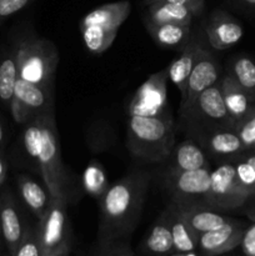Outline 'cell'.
<instances>
[{"label":"cell","mask_w":255,"mask_h":256,"mask_svg":"<svg viewBox=\"0 0 255 256\" xmlns=\"http://www.w3.org/2000/svg\"><path fill=\"white\" fill-rule=\"evenodd\" d=\"M234 5L240 8H244V9H250L255 10V0H230Z\"/></svg>","instance_id":"obj_38"},{"label":"cell","mask_w":255,"mask_h":256,"mask_svg":"<svg viewBox=\"0 0 255 256\" xmlns=\"http://www.w3.org/2000/svg\"><path fill=\"white\" fill-rule=\"evenodd\" d=\"M9 106L10 112H12V119H14L15 122H18V124L25 125L35 116L32 110L30 109L26 104H24L22 100L18 99L16 96H12V99L10 100L9 102Z\"/></svg>","instance_id":"obj_34"},{"label":"cell","mask_w":255,"mask_h":256,"mask_svg":"<svg viewBox=\"0 0 255 256\" xmlns=\"http://www.w3.org/2000/svg\"><path fill=\"white\" fill-rule=\"evenodd\" d=\"M42 254L54 252L69 244L70 236L68 232L66 194L50 200L46 212L39 219L36 226Z\"/></svg>","instance_id":"obj_9"},{"label":"cell","mask_w":255,"mask_h":256,"mask_svg":"<svg viewBox=\"0 0 255 256\" xmlns=\"http://www.w3.org/2000/svg\"><path fill=\"white\" fill-rule=\"evenodd\" d=\"M190 138L212 158L229 162L245 152L242 142L232 126H216L189 132Z\"/></svg>","instance_id":"obj_10"},{"label":"cell","mask_w":255,"mask_h":256,"mask_svg":"<svg viewBox=\"0 0 255 256\" xmlns=\"http://www.w3.org/2000/svg\"><path fill=\"white\" fill-rule=\"evenodd\" d=\"M20 79L54 90L59 52L50 40L29 38L20 42L15 54Z\"/></svg>","instance_id":"obj_4"},{"label":"cell","mask_w":255,"mask_h":256,"mask_svg":"<svg viewBox=\"0 0 255 256\" xmlns=\"http://www.w3.org/2000/svg\"><path fill=\"white\" fill-rule=\"evenodd\" d=\"M168 68L150 75L135 92L128 105L129 116H159L168 109Z\"/></svg>","instance_id":"obj_8"},{"label":"cell","mask_w":255,"mask_h":256,"mask_svg":"<svg viewBox=\"0 0 255 256\" xmlns=\"http://www.w3.org/2000/svg\"><path fill=\"white\" fill-rule=\"evenodd\" d=\"M126 145L135 158L164 162L175 146L174 120L169 112L159 116H129Z\"/></svg>","instance_id":"obj_3"},{"label":"cell","mask_w":255,"mask_h":256,"mask_svg":"<svg viewBox=\"0 0 255 256\" xmlns=\"http://www.w3.org/2000/svg\"><path fill=\"white\" fill-rule=\"evenodd\" d=\"M175 204L189 224V226L196 235L220 228L230 220V218L219 214L216 210L210 209L202 202H190V204L175 202Z\"/></svg>","instance_id":"obj_16"},{"label":"cell","mask_w":255,"mask_h":256,"mask_svg":"<svg viewBox=\"0 0 255 256\" xmlns=\"http://www.w3.org/2000/svg\"><path fill=\"white\" fill-rule=\"evenodd\" d=\"M0 235H2V229H0Z\"/></svg>","instance_id":"obj_45"},{"label":"cell","mask_w":255,"mask_h":256,"mask_svg":"<svg viewBox=\"0 0 255 256\" xmlns=\"http://www.w3.org/2000/svg\"><path fill=\"white\" fill-rule=\"evenodd\" d=\"M18 75L15 55H8L0 62V100L9 104L14 96V89Z\"/></svg>","instance_id":"obj_29"},{"label":"cell","mask_w":255,"mask_h":256,"mask_svg":"<svg viewBox=\"0 0 255 256\" xmlns=\"http://www.w3.org/2000/svg\"><path fill=\"white\" fill-rule=\"evenodd\" d=\"M252 195L238 180L232 160L222 162L212 170L210 189L205 196L204 204L216 212L238 210L244 206Z\"/></svg>","instance_id":"obj_5"},{"label":"cell","mask_w":255,"mask_h":256,"mask_svg":"<svg viewBox=\"0 0 255 256\" xmlns=\"http://www.w3.org/2000/svg\"><path fill=\"white\" fill-rule=\"evenodd\" d=\"M148 22L152 24H192V18L198 16L204 10V4H179L164 0L149 5Z\"/></svg>","instance_id":"obj_15"},{"label":"cell","mask_w":255,"mask_h":256,"mask_svg":"<svg viewBox=\"0 0 255 256\" xmlns=\"http://www.w3.org/2000/svg\"><path fill=\"white\" fill-rule=\"evenodd\" d=\"M164 2V0H144V4L149 6V5H152L155 4V2Z\"/></svg>","instance_id":"obj_44"},{"label":"cell","mask_w":255,"mask_h":256,"mask_svg":"<svg viewBox=\"0 0 255 256\" xmlns=\"http://www.w3.org/2000/svg\"><path fill=\"white\" fill-rule=\"evenodd\" d=\"M6 174H8V164L6 162H5L4 156L0 154V185L4 182L5 178H6Z\"/></svg>","instance_id":"obj_39"},{"label":"cell","mask_w":255,"mask_h":256,"mask_svg":"<svg viewBox=\"0 0 255 256\" xmlns=\"http://www.w3.org/2000/svg\"><path fill=\"white\" fill-rule=\"evenodd\" d=\"M146 28L154 42L166 49L182 50L190 40V25L148 22Z\"/></svg>","instance_id":"obj_24"},{"label":"cell","mask_w":255,"mask_h":256,"mask_svg":"<svg viewBox=\"0 0 255 256\" xmlns=\"http://www.w3.org/2000/svg\"><path fill=\"white\" fill-rule=\"evenodd\" d=\"M70 252H72V242L59 248V249L54 250V252H46V254H42V256H70Z\"/></svg>","instance_id":"obj_37"},{"label":"cell","mask_w":255,"mask_h":256,"mask_svg":"<svg viewBox=\"0 0 255 256\" xmlns=\"http://www.w3.org/2000/svg\"><path fill=\"white\" fill-rule=\"evenodd\" d=\"M219 85L222 98H224L225 106L232 122L235 124L254 106L255 100L238 84L232 74H226L224 78H222L219 80Z\"/></svg>","instance_id":"obj_20"},{"label":"cell","mask_w":255,"mask_h":256,"mask_svg":"<svg viewBox=\"0 0 255 256\" xmlns=\"http://www.w3.org/2000/svg\"><path fill=\"white\" fill-rule=\"evenodd\" d=\"M220 80L219 64L215 58L204 48L202 49L199 59L195 62L186 85V99L180 104V112H184L195 102L200 92L208 88L218 84Z\"/></svg>","instance_id":"obj_12"},{"label":"cell","mask_w":255,"mask_h":256,"mask_svg":"<svg viewBox=\"0 0 255 256\" xmlns=\"http://www.w3.org/2000/svg\"><path fill=\"white\" fill-rule=\"evenodd\" d=\"M0 229L8 250L14 256L29 228L24 226L16 202L9 192L0 198Z\"/></svg>","instance_id":"obj_14"},{"label":"cell","mask_w":255,"mask_h":256,"mask_svg":"<svg viewBox=\"0 0 255 256\" xmlns=\"http://www.w3.org/2000/svg\"><path fill=\"white\" fill-rule=\"evenodd\" d=\"M202 49V46L196 40L190 39L184 49L182 50V54L179 55V58H176L168 66V76L182 94V102H184L186 99L188 79H189L190 72H192L195 62L199 59Z\"/></svg>","instance_id":"obj_17"},{"label":"cell","mask_w":255,"mask_h":256,"mask_svg":"<svg viewBox=\"0 0 255 256\" xmlns=\"http://www.w3.org/2000/svg\"><path fill=\"white\" fill-rule=\"evenodd\" d=\"M130 10L132 5L126 0L109 2L88 12L79 25H99L119 32V28L129 16Z\"/></svg>","instance_id":"obj_23"},{"label":"cell","mask_w":255,"mask_h":256,"mask_svg":"<svg viewBox=\"0 0 255 256\" xmlns=\"http://www.w3.org/2000/svg\"><path fill=\"white\" fill-rule=\"evenodd\" d=\"M82 185H84L85 192L90 196L102 199V196L109 188V184H108L104 168L99 162L92 160V162H89L82 174Z\"/></svg>","instance_id":"obj_28"},{"label":"cell","mask_w":255,"mask_h":256,"mask_svg":"<svg viewBox=\"0 0 255 256\" xmlns=\"http://www.w3.org/2000/svg\"><path fill=\"white\" fill-rule=\"evenodd\" d=\"M14 96L26 104L35 115L54 114V90L18 78Z\"/></svg>","instance_id":"obj_18"},{"label":"cell","mask_w":255,"mask_h":256,"mask_svg":"<svg viewBox=\"0 0 255 256\" xmlns=\"http://www.w3.org/2000/svg\"><path fill=\"white\" fill-rule=\"evenodd\" d=\"M208 42L215 50H225L242 40L244 29L229 12L216 9L210 14L205 26Z\"/></svg>","instance_id":"obj_13"},{"label":"cell","mask_w":255,"mask_h":256,"mask_svg":"<svg viewBox=\"0 0 255 256\" xmlns=\"http://www.w3.org/2000/svg\"><path fill=\"white\" fill-rule=\"evenodd\" d=\"M212 169L202 168L196 170L165 169L162 180L172 196V202L178 204L202 202L210 189Z\"/></svg>","instance_id":"obj_7"},{"label":"cell","mask_w":255,"mask_h":256,"mask_svg":"<svg viewBox=\"0 0 255 256\" xmlns=\"http://www.w3.org/2000/svg\"><path fill=\"white\" fill-rule=\"evenodd\" d=\"M182 118L186 122L189 132L216 126L234 128L219 82L200 92L189 109L182 112Z\"/></svg>","instance_id":"obj_6"},{"label":"cell","mask_w":255,"mask_h":256,"mask_svg":"<svg viewBox=\"0 0 255 256\" xmlns=\"http://www.w3.org/2000/svg\"><path fill=\"white\" fill-rule=\"evenodd\" d=\"M238 84L255 100V62L249 56H238L232 60L230 72Z\"/></svg>","instance_id":"obj_27"},{"label":"cell","mask_w":255,"mask_h":256,"mask_svg":"<svg viewBox=\"0 0 255 256\" xmlns=\"http://www.w3.org/2000/svg\"><path fill=\"white\" fill-rule=\"evenodd\" d=\"M94 256H110L109 245H98V252Z\"/></svg>","instance_id":"obj_40"},{"label":"cell","mask_w":255,"mask_h":256,"mask_svg":"<svg viewBox=\"0 0 255 256\" xmlns=\"http://www.w3.org/2000/svg\"><path fill=\"white\" fill-rule=\"evenodd\" d=\"M172 2H179V4H204V0H168Z\"/></svg>","instance_id":"obj_41"},{"label":"cell","mask_w":255,"mask_h":256,"mask_svg":"<svg viewBox=\"0 0 255 256\" xmlns=\"http://www.w3.org/2000/svg\"><path fill=\"white\" fill-rule=\"evenodd\" d=\"M246 215L252 224L248 225L245 229L240 246H242L245 256H255V208L248 210Z\"/></svg>","instance_id":"obj_33"},{"label":"cell","mask_w":255,"mask_h":256,"mask_svg":"<svg viewBox=\"0 0 255 256\" xmlns=\"http://www.w3.org/2000/svg\"><path fill=\"white\" fill-rule=\"evenodd\" d=\"M110 256H132V250L130 245L124 240H119L109 245Z\"/></svg>","instance_id":"obj_36"},{"label":"cell","mask_w":255,"mask_h":256,"mask_svg":"<svg viewBox=\"0 0 255 256\" xmlns=\"http://www.w3.org/2000/svg\"><path fill=\"white\" fill-rule=\"evenodd\" d=\"M172 230L174 254H190L198 250V235L195 234L178 209L176 204H172L165 209Z\"/></svg>","instance_id":"obj_22"},{"label":"cell","mask_w":255,"mask_h":256,"mask_svg":"<svg viewBox=\"0 0 255 256\" xmlns=\"http://www.w3.org/2000/svg\"><path fill=\"white\" fill-rule=\"evenodd\" d=\"M248 225L230 219L220 228L198 235V252L200 256H216L229 252L242 242Z\"/></svg>","instance_id":"obj_11"},{"label":"cell","mask_w":255,"mask_h":256,"mask_svg":"<svg viewBox=\"0 0 255 256\" xmlns=\"http://www.w3.org/2000/svg\"><path fill=\"white\" fill-rule=\"evenodd\" d=\"M150 174L134 172L108 188L100 199L98 245L124 240L139 222L149 186Z\"/></svg>","instance_id":"obj_1"},{"label":"cell","mask_w":255,"mask_h":256,"mask_svg":"<svg viewBox=\"0 0 255 256\" xmlns=\"http://www.w3.org/2000/svg\"><path fill=\"white\" fill-rule=\"evenodd\" d=\"M34 2L35 0H0V24Z\"/></svg>","instance_id":"obj_35"},{"label":"cell","mask_w":255,"mask_h":256,"mask_svg":"<svg viewBox=\"0 0 255 256\" xmlns=\"http://www.w3.org/2000/svg\"><path fill=\"white\" fill-rule=\"evenodd\" d=\"M142 252L149 256H169L174 254L172 230L165 210L145 235L142 242Z\"/></svg>","instance_id":"obj_19"},{"label":"cell","mask_w":255,"mask_h":256,"mask_svg":"<svg viewBox=\"0 0 255 256\" xmlns=\"http://www.w3.org/2000/svg\"><path fill=\"white\" fill-rule=\"evenodd\" d=\"M14 256H42V248H40L36 228L28 229L26 234Z\"/></svg>","instance_id":"obj_32"},{"label":"cell","mask_w":255,"mask_h":256,"mask_svg":"<svg viewBox=\"0 0 255 256\" xmlns=\"http://www.w3.org/2000/svg\"><path fill=\"white\" fill-rule=\"evenodd\" d=\"M22 145L36 164L50 199L65 195V170L54 114L35 115L26 122Z\"/></svg>","instance_id":"obj_2"},{"label":"cell","mask_w":255,"mask_h":256,"mask_svg":"<svg viewBox=\"0 0 255 256\" xmlns=\"http://www.w3.org/2000/svg\"><path fill=\"white\" fill-rule=\"evenodd\" d=\"M245 156L249 160V162L252 164V166L254 168L255 172V150H250V152H245Z\"/></svg>","instance_id":"obj_42"},{"label":"cell","mask_w":255,"mask_h":256,"mask_svg":"<svg viewBox=\"0 0 255 256\" xmlns=\"http://www.w3.org/2000/svg\"><path fill=\"white\" fill-rule=\"evenodd\" d=\"M166 162H169L168 170H196L210 166L205 152L192 139L175 145Z\"/></svg>","instance_id":"obj_21"},{"label":"cell","mask_w":255,"mask_h":256,"mask_svg":"<svg viewBox=\"0 0 255 256\" xmlns=\"http://www.w3.org/2000/svg\"><path fill=\"white\" fill-rule=\"evenodd\" d=\"M234 129L242 140L245 152L255 150V105L239 122H235Z\"/></svg>","instance_id":"obj_30"},{"label":"cell","mask_w":255,"mask_h":256,"mask_svg":"<svg viewBox=\"0 0 255 256\" xmlns=\"http://www.w3.org/2000/svg\"><path fill=\"white\" fill-rule=\"evenodd\" d=\"M4 139H5L4 126H2V120H0V145L2 144V142H4Z\"/></svg>","instance_id":"obj_43"},{"label":"cell","mask_w":255,"mask_h":256,"mask_svg":"<svg viewBox=\"0 0 255 256\" xmlns=\"http://www.w3.org/2000/svg\"><path fill=\"white\" fill-rule=\"evenodd\" d=\"M79 28L85 46L92 54L106 52L118 35V30L108 29L99 25H79Z\"/></svg>","instance_id":"obj_26"},{"label":"cell","mask_w":255,"mask_h":256,"mask_svg":"<svg viewBox=\"0 0 255 256\" xmlns=\"http://www.w3.org/2000/svg\"><path fill=\"white\" fill-rule=\"evenodd\" d=\"M18 189L25 205L38 219H42L52 200L46 188H42L29 175H20L18 178Z\"/></svg>","instance_id":"obj_25"},{"label":"cell","mask_w":255,"mask_h":256,"mask_svg":"<svg viewBox=\"0 0 255 256\" xmlns=\"http://www.w3.org/2000/svg\"><path fill=\"white\" fill-rule=\"evenodd\" d=\"M232 162H234L238 180L245 189L249 190L250 194L252 195V199H255V172L254 168L245 156V152L232 159Z\"/></svg>","instance_id":"obj_31"}]
</instances>
